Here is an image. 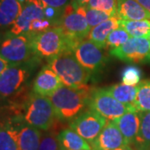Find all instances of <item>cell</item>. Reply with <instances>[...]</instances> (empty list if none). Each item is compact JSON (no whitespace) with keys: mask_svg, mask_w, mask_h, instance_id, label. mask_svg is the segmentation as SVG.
<instances>
[{"mask_svg":"<svg viewBox=\"0 0 150 150\" xmlns=\"http://www.w3.org/2000/svg\"><path fill=\"white\" fill-rule=\"evenodd\" d=\"M130 38L131 36L124 28L122 27L118 28L112 30L108 36L105 48H109L110 50L112 48H118L119 46L124 44Z\"/></svg>","mask_w":150,"mask_h":150,"instance_id":"obj_27","label":"cell"},{"mask_svg":"<svg viewBox=\"0 0 150 150\" xmlns=\"http://www.w3.org/2000/svg\"><path fill=\"white\" fill-rule=\"evenodd\" d=\"M121 18L118 16L111 17L106 21L103 22L95 27L92 28L88 35V39L94 43L99 48H106L108 36L112 30L121 27Z\"/></svg>","mask_w":150,"mask_h":150,"instance_id":"obj_19","label":"cell"},{"mask_svg":"<svg viewBox=\"0 0 150 150\" xmlns=\"http://www.w3.org/2000/svg\"><path fill=\"white\" fill-rule=\"evenodd\" d=\"M113 150H137L135 148H133L131 145H127V146H124L122 148H119V149H116Z\"/></svg>","mask_w":150,"mask_h":150,"instance_id":"obj_35","label":"cell"},{"mask_svg":"<svg viewBox=\"0 0 150 150\" xmlns=\"http://www.w3.org/2000/svg\"><path fill=\"white\" fill-rule=\"evenodd\" d=\"M59 27L62 28L72 45V50L79 43L88 38L91 27L80 12L69 5L66 8L61 18Z\"/></svg>","mask_w":150,"mask_h":150,"instance_id":"obj_10","label":"cell"},{"mask_svg":"<svg viewBox=\"0 0 150 150\" xmlns=\"http://www.w3.org/2000/svg\"><path fill=\"white\" fill-rule=\"evenodd\" d=\"M0 120L8 121L13 126L16 133L18 149L38 150L43 137L40 129L26 123L21 117Z\"/></svg>","mask_w":150,"mask_h":150,"instance_id":"obj_12","label":"cell"},{"mask_svg":"<svg viewBox=\"0 0 150 150\" xmlns=\"http://www.w3.org/2000/svg\"><path fill=\"white\" fill-rule=\"evenodd\" d=\"M107 122L102 115L88 108L70 121L69 127L91 144Z\"/></svg>","mask_w":150,"mask_h":150,"instance_id":"obj_11","label":"cell"},{"mask_svg":"<svg viewBox=\"0 0 150 150\" xmlns=\"http://www.w3.org/2000/svg\"><path fill=\"white\" fill-rule=\"evenodd\" d=\"M92 150H113L129 145L114 121H108L91 144Z\"/></svg>","mask_w":150,"mask_h":150,"instance_id":"obj_13","label":"cell"},{"mask_svg":"<svg viewBox=\"0 0 150 150\" xmlns=\"http://www.w3.org/2000/svg\"><path fill=\"white\" fill-rule=\"evenodd\" d=\"M86 7L102 11L111 17L118 16L117 15V0H90Z\"/></svg>","mask_w":150,"mask_h":150,"instance_id":"obj_28","label":"cell"},{"mask_svg":"<svg viewBox=\"0 0 150 150\" xmlns=\"http://www.w3.org/2000/svg\"><path fill=\"white\" fill-rule=\"evenodd\" d=\"M23 9L22 0H0V33L8 31Z\"/></svg>","mask_w":150,"mask_h":150,"instance_id":"obj_17","label":"cell"},{"mask_svg":"<svg viewBox=\"0 0 150 150\" xmlns=\"http://www.w3.org/2000/svg\"><path fill=\"white\" fill-rule=\"evenodd\" d=\"M88 107L98 112L108 121H113L128 111L136 109L134 106L126 105L118 101L105 88H93Z\"/></svg>","mask_w":150,"mask_h":150,"instance_id":"obj_7","label":"cell"},{"mask_svg":"<svg viewBox=\"0 0 150 150\" xmlns=\"http://www.w3.org/2000/svg\"><path fill=\"white\" fill-rule=\"evenodd\" d=\"M22 1H23V0H22Z\"/></svg>","mask_w":150,"mask_h":150,"instance_id":"obj_39","label":"cell"},{"mask_svg":"<svg viewBox=\"0 0 150 150\" xmlns=\"http://www.w3.org/2000/svg\"><path fill=\"white\" fill-rule=\"evenodd\" d=\"M38 150H59L57 137L53 134L43 135Z\"/></svg>","mask_w":150,"mask_h":150,"instance_id":"obj_30","label":"cell"},{"mask_svg":"<svg viewBox=\"0 0 150 150\" xmlns=\"http://www.w3.org/2000/svg\"><path fill=\"white\" fill-rule=\"evenodd\" d=\"M139 130L134 145L137 150H145L150 148V111L139 112Z\"/></svg>","mask_w":150,"mask_h":150,"instance_id":"obj_22","label":"cell"},{"mask_svg":"<svg viewBox=\"0 0 150 150\" xmlns=\"http://www.w3.org/2000/svg\"><path fill=\"white\" fill-rule=\"evenodd\" d=\"M44 7H51L59 10H65L72 0H40Z\"/></svg>","mask_w":150,"mask_h":150,"instance_id":"obj_31","label":"cell"},{"mask_svg":"<svg viewBox=\"0 0 150 150\" xmlns=\"http://www.w3.org/2000/svg\"><path fill=\"white\" fill-rule=\"evenodd\" d=\"M74 8L77 11H79V12H80L85 17V18L87 19V21H88L91 28L95 27L97 25H98L99 23H101L103 22L106 21L107 19L111 18V16L109 14H108L104 12L89 8H88L86 6L74 7Z\"/></svg>","mask_w":150,"mask_h":150,"instance_id":"obj_26","label":"cell"},{"mask_svg":"<svg viewBox=\"0 0 150 150\" xmlns=\"http://www.w3.org/2000/svg\"><path fill=\"white\" fill-rule=\"evenodd\" d=\"M42 59L33 57L25 62L11 64L0 75V103L8 101L29 86Z\"/></svg>","mask_w":150,"mask_h":150,"instance_id":"obj_2","label":"cell"},{"mask_svg":"<svg viewBox=\"0 0 150 150\" xmlns=\"http://www.w3.org/2000/svg\"><path fill=\"white\" fill-rule=\"evenodd\" d=\"M134 108L139 112L150 111V79L142 80L138 84Z\"/></svg>","mask_w":150,"mask_h":150,"instance_id":"obj_25","label":"cell"},{"mask_svg":"<svg viewBox=\"0 0 150 150\" xmlns=\"http://www.w3.org/2000/svg\"><path fill=\"white\" fill-rule=\"evenodd\" d=\"M59 150H92L91 145L74 129H63L58 135Z\"/></svg>","mask_w":150,"mask_h":150,"instance_id":"obj_20","label":"cell"},{"mask_svg":"<svg viewBox=\"0 0 150 150\" xmlns=\"http://www.w3.org/2000/svg\"><path fill=\"white\" fill-rule=\"evenodd\" d=\"M0 56L9 65L32 59L34 55L31 47V35H14L8 31L0 33Z\"/></svg>","mask_w":150,"mask_h":150,"instance_id":"obj_6","label":"cell"},{"mask_svg":"<svg viewBox=\"0 0 150 150\" xmlns=\"http://www.w3.org/2000/svg\"><path fill=\"white\" fill-rule=\"evenodd\" d=\"M0 150H19L15 129L5 120H0Z\"/></svg>","mask_w":150,"mask_h":150,"instance_id":"obj_23","label":"cell"},{"mask_svg":"<svg viewBox=\"0 0 150 150\" xmlns=\"http://www.w3.org/2000/svg\"><path fill=\"white\" fill-rule=\"evenodd\" d=\"M90 0H72L71 4L74 7H79V6H85Z\"/></svg>","mask_w":150,"mask_h":150,"instance_id":"obj_33","label":"cell"},{"mask_svg":"<svg viewBox=\"0 0 150 150\" xmlns=\"http://www.w3.org/2000/svg\"><path fill=\"white\" fill-rule=\"evenodd\" d=\"M109 54L125 63L150 64V43L147 38L131 37L123 45L110 49Z\"/></svg>","mask_w":150,"mask_h":150,"instance_id":"obj_8","label":"cell"},{"mask_svg":"<svg viewBox=\"0 0 150 150\" xmlns=\"http://www.w3.org/2000/svg\"><path fill=\"white\" fill-rule=\"evenodd\" d=\"M148 39H149V43H150V35L149 36V38H148Z\"/></svg>","mask_w":150,"mask_h":150,"instance_id":"obj_36","label":"cell"},{"mask_svg":"<svg viewBox=\"0 0 150 150\" xmlns=\"http://www.w3.org/2000/svg\"><path fill=\"white\" fill-rule=\"evenodd\" d=\"M63 86L59 76L48 64L44 65L33 80L32 91L41 96L49 97Z\"/></svg>","mask_w":150,"mask_h":150,"instance_id":"obj_15","label":"cell"},{"mask_svg":"<svg viewBox=\"0 0 150 150\" xmlns=\"http://www.w3.org/2000/svg\"><path fill=\"white\" fill-rule=\"evenodd\" d=\"M55 118L54 106L49 98L32 91L23 106V121L41 131H48L53 127Z\"/></svg>","mask_w":150,"mask_h":150,"instance_id":"obj_5","label":"cell"},{"mask_svg":"<svg viewBox=\"0 0 150 150\" xmlns=\"http://www.w3.org/2000/svg\"><path fill=\"white\" fill-rule=\"evenodd\" d=\"M113 121L117 124L127 144L134 145L139 130V112L136 109L130 110Z\"/></svg>","mask_w":150,"mask_h":150,"instance_id":"obj_16","label":"cell"},{"mask_svg":"<svg viewBox=\"0 0 150 150\" xmlns=\"http://www.w3.org/2000/svg\"><path fill=\"white\" fill-rule=\"evenodd\" d=\"M105 88L118 101L123 104L134 107V102L138 93V85L130 86L122 83L106 87Z\"/></svg>","mask_w":150,"mask_h":150,"instance_id":"obj_21","label":"cell"},{"mask_svg":"<svg viewBox=\"0 0 150 150\" xmlns=\"http://www.w3.org/2000/svg\"><path fill=\"white\" fill-rule=\"evenodd\" d=\"M122 83L130 86L138 85L141 82L142 71L136 66H128L122 72Z\"/></svg>","mask_w":150,"mask_h":150,"instance_id":"obj_29","label":"cell"},{"mask_svg":"<svg viewBox=\"0 0 150 150\" xmlns=\"http://www.w3.org/2000/svg\"><path fill=\"white\" fill-rule=\"evenodd\" d=\"M80 150H87V149H80Z\"/></svg>","mask_w":150,"mask_h":150,"instance_id":"obj_38","label":"cell"},{"mask_svg":"<svg viewBox=\"0 0 150 150\" xmlns=\"http://www.w3.org/2000/svg\"><path fill=\"white\" fill-rule=\"evenodd\" d=\"M30 35L33 55L42 60L49 61L65 51L72 52L70 41L59 26Z\"/></svg>","mask_w":150,"mask_h":150,"instance_id":"obj_3","label":"cell"},{"mask_svg":"<svg viewBox=\"0 0 150 150\" xmlns=\"http://www.w3.org/2000/svg\"><path fill=\"white\" fill-rule=\"evenodd\" d=\"M145 150H150V148L149 149H145Z\"/></svg>","mask_w":150,"mask_h":150,"instance_id":"obj_37","label":"cell"},{"mask_svg":"<svg viewBox=\"0 0 150 150\" xmlns=\"http://www.w3.org/2000/svg\"><path fill=\"white\" fill-rule=\"evenodd\" d=\"M120 26L131 37L149 38L150 35V20H124L121 19Z\"/></svg>","mask_w":150,"mask_h":150,"instance_id":"obj_24","label":"cell"},{"mask_svg":"<svg viewBox=\"0 0 150 150\" xmlns=\"http://www.w3.org/2000/svg\"><path fill=\"white\" fill-rule=\"evenodd\" d=\"M9 66V64L0 56V75L4 73V71Z\"/></svg>","mask_w":150,"mask_h":150,"instance_id":"obj_32","label":"cell"},{"mask_svg":"<svg viewBox=\"0 0 150 150\" xmlns=\"http://www.w3.org/2000/svg\"><path fill=\"white\" fill-rule=\"evenodd\" d=\"M48 65L59 76L63 85L67 87L76 88L87 85L93 77L71 51H65L48 61Z\"/></svg>","mask_w":150,"mask_h":150,"instance_id":"obj_4","label":"cell"},{"mask_svg":"<svg viewBox=\"0 0 150 150\" xmlns=\"http://www.w3.org/2000/svg\"><path fill=\"white\" fill-rule=\"evenodd\" d=\"M93 88L61 86L48 97L54 106L56 118L60 121H72L88 107Z\"/></svg>","mask_w":150,"mask_h":150,"instance_id":"obj_1","label":"cell"},{"mask_svg":"<svg viewBox=\"0 0 150 150\" xmlns=\"http://www.w3.org/2000/svg\"><path fill=\"white\" fill-rule=\"evenodd\" d=\"M104 48H99L88 39L83 40L73 48L72 53L81 65L92 76L98 74L103 71L108 61Z\"/></svg>","mask_w":150,"mask_h":150,"instance_id":"obj_9","label":"cell"},{"mask_svg":"<svg viewBox=\"0 0 150 150\" xmlns=\"http://www.w3.org/2000/svg\"><path fill=\"white\" fill-rule=\"evenodd\" d=\"M43 8L31 0H23V9L16 22L8 31L14 35L29 34L32 23L38 18H44Z\"/></svg>","mask_w":150,"mask_h":150,"instance_id":"obj_14","label":"cell"},{"mask_svg":"<svg viewBox=\"0 0 150 150\" xmlns=\"http://www.w3.org/2000/svg\"><path fill=\"white\" fill-rule=\"evenodd\" d=\"M136 1L150 13V0H136Z\"/></svg>","mask_w":150,"mask_h":150,"instance_id":"obj_34","label":"cell"},{"mask_svg":"<svg viewBox=\"0 0 150 150\" xmlns=\"http://www.w3.org/2000/svg\"><path fill=\"white\" fill-rule=\"evenodd\" d=\"M117 15L124 20H150V13L136 0H117Z\"/></svg>","mask_w":150,"mask_h":150,"instance_id":"obj_18","label":"cell"}]
</instances>
